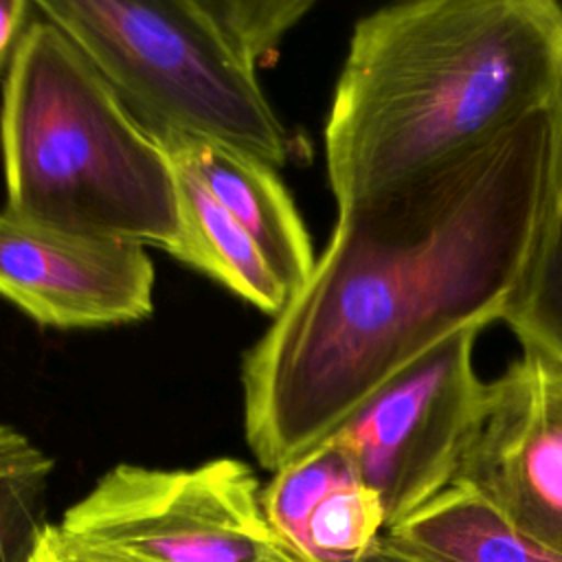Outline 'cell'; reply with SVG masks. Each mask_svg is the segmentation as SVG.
I'll return each instance as SVG.
<instances>
[{"label":"cell","instance_id":"obj_1","mask_svg":"<svg viewBox=\"0 0 562 562\" xmlns=\"http://www.w3.org/2000/svg\"><path fill=\"white\" fill-rule=\"evenodd\" d=\"M555 105L479 154L338 209L303 288L241 364L244 432L272 474L334 437L457 331L507 323L551 228Z\"/></svg>","mask_w":562,"mask_h":562},{"label":"cell","instance_id":"obj_2","mask_svg":"<svg viewBox=\"0 0 562 562\" xmlns=\"http://www.w3.org/2000/svg\"><path fill=\"white\" fill-rule=\"evenodd\" d=\"M562 7L419 0L356 22L325 123L338 209L443 171L558 103Z\"/></svg>","mask_w":562,"mask_h":562},{"label":"cell","instance_id":"obj_3","mask_svg":"<svg viewBox=\"0 0 562 562\" xmlns=\"http://www.w3.org/2000/svg\"><path fill=\"white\" fill-rule=\"evenodd\" d=\"M0 149L13 215L178 259L182 209L171 156L44 18L26 24L9 61Z\"/></svg>","mask_w":562,"mask_h":562},{"label":"cell","instance_id":"obj_4","mask_svg":"<svg viewBox=\"0 0 562 562\" xmlns=\"http://www.w3.org/2000/svg\"><path fill=\"white\" fill-rule=\"evenodd\" d=\"M125 108L151 132L226 145L270 167L290 156V134L248 64L202 0H40Z\"/></svg>","mask_w":562,"mask_h":562},{"label":"cell","instance_id":"obj_5","mask_svg":"<svg viewBox=\"0 0 562 562\" xmlns=\"http://www.w3.org/2000/svg\"><path fill=\"white\" fill-rule=\"evenodd\" d=\"M44 540L70 562H301L270 525L255 470L231 457L173 470L119 463Z\"/></svg>","mask_w":562,"mask_h":562},{"label":"cell","instance_id":"obj_6","mask_svg":"<svg viewBox=\"0 0 562 562\" xmlns=\"http://www.w3.org/2000/svg\"><path fill=\"white\" fill-rule=\"evenodd\" d=\"M479 334L470 327L432 347L329 437L380 496L386 529L457 479L487 402L474 367Z\"/></svg>","mask_w":562,"mask_h":562},{"label":"cell","instance_id":"obj_7","mask_svg":"<svg viewBox=\"0 0 562 562\" xmlns=\"http://www.w3.org/2000/svg\"><path fill=\"white\" fill-rule=\"evenodd\" d=\"M487 382L483 419L452 485L562 555V358L520 345Z\"/></svg>","mask_w":562,"mask_h":562},{"label":"cell","instance_id":"obj_8","mask_svg":"<svg viewBox=\"0 0 562 562\" xmlns=\"http://www.w3.org/2000/svg\"><path fill=\"white\" fill-rule=\"evenodd\" d=\"M145 246L33 224L0 211V296L61 329L134 323L154 310Z\"/></svg>","mask_w":562,"mask_h":562},{"label":"cell","instance_id":"obj_9","mask_svg":"<svg viewBox=\"0 0 562 562\" xmlns=\"http://www.w3.org/2000/svg\"><path fill=\"white\" fill-rule=\"evenodd\" d=\"M261 503L301 562H360L386 529L380 496L334 439L277 470Z\"/></svg>","mask_w":562,"mask_h":562},{"label":"cell","instance_id":"obj_10","mask_svg":"<svg viewBox=\"0 0 562 562\" xmlns=\"http://www.w3.org/2000/svg\"><path fill=\"white\" fill-rule=\"evenodd\" d=\"M167 154L191 169L206 191L252 237L288 294H296L314 268L312 239L288 189L268 162L171 132H154Z\"/></svg>","mask_w":562,"mask_h":562},{"label":"cell","instance_id":"obj_11","mask_svg":"<svg viewBox=\"0 0 562 562\" xmlns=\"http://www.w3.org/2000/svg\"><path fill=\"white\" fill-rule=\"evenodd\" d=\"M382 540L417 562H562L465 485H450Z\"/></svg>","mask_w":562,"mask_h":562},{"label":"cell","instance_id":"obj_12","mask_svg":"<svg viewBox=\"0 0 562 562\" xmlns=\"http://www.w3.org/2000/svg\"><path fill=\"white\" fill-rule=\"evenodd\" d=\"M173 165L182 209V248L178 261L213 277L261 312L279 314L290 294L259 246L191 169L176 160Z\"/></svg>","mask_w":562,"mask_h":562},{"label":"cell","instance_id":"obj_13","mask_svg":"<svg viewBox=\"0 0 562 562\" xmlns=\"http://www.w3.org/2000/svg\"><path fill=\"white\" fill-rule=\"evenodd\" d=\"M53 459L0 422V562H33L48 529Z\"/></svg>","mask_w":562,"mask_h":562},{"label":"cell","instance_id":"obj_14","mask_svg":"<svg viewBox=\"0 0 562 562\" xmlns=\"http://www.w3.org/2000/svg\"><path fill=\"white\" fill-rule=\"evenodd\" d=\"M555 110L558 173L553 220L529 292L505 325L514 331L520 345H531L562 358V92Z\"/></svg>","mask_w":562,"mask_h":562},{"label":"cell","instance_id":"obj_15","mask_svg":"<svg viewBox=\"0 0 562 562\" xmlns=\"http://www.w3.org/2000/svg\"><path fill=\"white\" fill-rule=\"evenodd\" d=\"M233 48L257 68L312 9L310 0H202Z\"/></svg>","mask_w":562,"mask_h":562},{"label":"cell","instance_id":"obj_16","mask_svg":"<svg viewBox=\"0 0 562 562\" xmlns=\"http://www.w3.org/2000/svg\"><path fill=\"white\" fill-rule=\"evenodd\" d=\"M33 4L22 0H0V70L9 66L22 31L26 29Z\"/></svg>","mask_w":562,"mask_h":562},{"label":"cell","instance_id":"obj_17","mask_svg":"<svg viewBox=\"0 0 562 562\" xmlns=\"http://www.w3.org/2000/svg\"><path fill=\"white\" fill-rule=\"evenodd\" d=\"M360 562H417L400 551H395L393 547H389L382 538L371 547V551L360 560Z\"/></svg>","mask_w":562,"mask_h":562},{"label":"cell","instance_id":"obj_18","mask_svg":"<svg viewBox=\"0 0 562 562\" xmlns=\"http://www.w3.org/2000/svg\"><path fill=\"white\" fill-rule=\"evenodd\" d=\"M33 562H70V560H66V558L59 555L55 549H50V547L46 544V540L42 538V542H40V547H37V551H35V555H33Z\"/></svg>","mask_w":562,"mask_h":562}]
</instances>
